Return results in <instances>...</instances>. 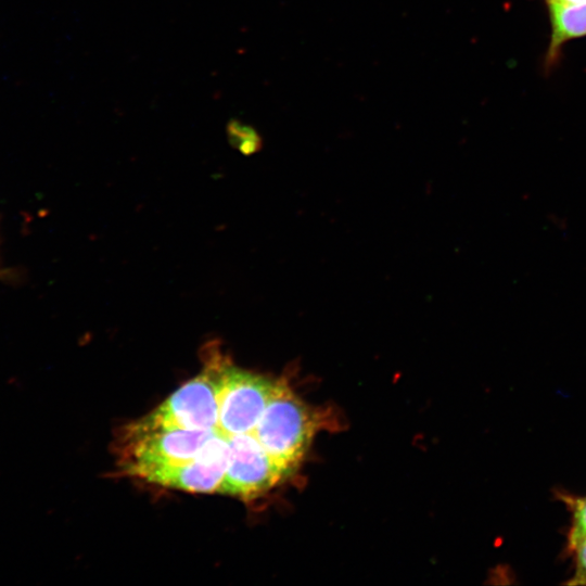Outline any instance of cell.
Segmentation results:
<instances>
[{"label": "cell", "mask_w": 586, "mask_h": 586, "mask_svg": "<svg viewBox=\"0 0 586 586\" xmlns=\"http://www.w3.org/2000/svg\"><path fill=\"white\" fill-rule=\"evenodd\" d=\"M550 39L544 67L551 69L559 61L562 47L573 39L586 36V2L561 7L548 5Z\"/></svg>", "instance_id": "1"}, {"label": "cell", "mask_w": 586, "mask_h": 586, "mask_svg": "<svg viewBox=\"0 0 586 586\" xmlns=\"http://www.w3.org/2000/svg\"><path fill=\"white\" fill-rule=\"evenodd\" d=\"M573 517V524L569 537V543L572 548L586 537V498L576 500Z\"/></svg>", "instance_id": "3"}, {"label": "cell", "mask_w": 586, "mask_h": 586, "mask_svg": "<svg viewBox=\"0 0 586 586\" xmlns=\"http://www.w3.org/2000/svg\"><path fill=\"white\" fill-rule=\"evenodd\" d=\"M546 7L548 5H561V7H568V5H574L586 2V0H543Z\"/></svg>", "instance_id": "5"}, {"label": "cell", "mask_w": 586, "mask_h": 586, "mask_svg": "<svg viewBox=\"0 0 586 586\" xmlns=\"http://www.w3.org/2000/svg\"><path fill=\"white\" fill-rule=\"evenodd\" d=\"M576 549V571L569 584L586 585V537L583 538L575 547Z\"/></svg>", "instance_id": "4"}, {"label": "cell", "mask_w": 586, "mask_h": 586, "mask_svg": "<svg viewBox=\"0 0 586 586\" xmlns=\"http://www.w3.org/2000/svg\"><path fill=\"white\" fill-rule=\"evenodd\" d=\"M228 133L233 143L244 152L257 149L259 138L256 132L238 120H231L228 126Z\"/></svg>", "instance_id": "2"}]
</instances>
